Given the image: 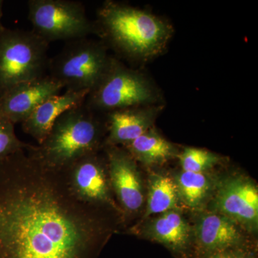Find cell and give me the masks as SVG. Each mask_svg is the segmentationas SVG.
<instances>
[{
    "label": "cell",
    "instance_id": "obj_1",
    "mask_svg": "<svg viewBox=\"0 0 258 258\" xmlns=\"http://www.w3.org/2000/svg\"><path fill=\"white\" fill-rule=\"evenodd\" d=\"M120 222L25 150L0 162V258H93Z\"/></svg>",
    "mask_w": 258,
    "mask_h": 258
},
{
    "label": "cell",
    "instance_id": "obj_2",
    "mask_svg": "<svg viewBox=\"0 0 258 258\" xmlns=\"http://www.w3.org/2000/svg\"><path fill=\"white\" fill-rule=\"evenodd\" d=\"M105 128L86 104L64 112L41 144H30L27 152L55 170L63 171L81 158L103 148Z\"/></svg>",
    "mask_w": 258,
    "mask_h": 258
},
{
    "label": "cell",
    "instance_id": "obj_3",
    "mask_svg": "<svg viewBox=\"0 0 258 258\" xmlns=\"http://www.w3.org/2000/svg\"><path fill=\"white\" fill-rule=\"evenodd\" d=\"M98 25L111 43L127 55L145 57L158 53L170 37L169 25L150 14L106 2L98 13Z\"/></svg>",
    "mask_w": 258,
    "mask_h": 258
},
{
    "label": "cell",
    "instance_id": "obj_4",
    "mask_svg": "<svg viewBox=\"0 0 258 258\" xmlns=\"http://www.w3.org/2000/svg\"><path fill=\"white\" fill-rule=\"evenodd\" d=\"M49 43L32 30L4 28L0 33V96L20 83L46 76Z\"/></svg>",
    "mask_w": 258,
    "mask_h": 258
},
{
    "label": "cell",
    "instance_id": "obj_5",
    "mask_svg": "<svg viewBox=\"0 0 258 258\" xmlns=\"http://www.w3.org/2000/svg\"><path fill=\"white\" fill-rule=\"evenodd\" d=\"M112 60L104 47L87 37L69 41L48 64V76L71 91L91 92L106 76Z\"/></svg>",
    "mask_w": 258,
    "mask_h": 258
},
{
    "label": "cell",
    "instance_id": "obj_6",
    "mask_svg": "<svg viewBox=\"0 0 258 258\" xmlns=\"http://www.w3.org/2000/svg\"><path fill=\"white\" fill-rule=\"evenodd\" d=\"M28 18L35 32L47 43L72 41L96 32L83 3L72 0H30Z\"/></svg>",
    "mask_w": 258,
    "mask_h": 258
},
{
    "label": "cell",
    "instance_id": "obj_7",
    "mask_svg": "<svg viewBox=\"0 0 258 258\" xmlns=\"http://www.w3.org/2000/svg\"><path fill=\"white\" fill-rule=\"evenodd\" d=\"M205 210L222 214L238 224L249 235H257L258 189L248 176L235 173L217 177Z\"/></svg>",
    "mask_w": 258,
    "mask_h": 258
},
{
    "label": "cell",
    "instance_id": "obj_8",
    "mask_svg": "<svg viewBox=\"0 0 258 258\" xmlns=\"http://www.w3.org/2000/svg\"><path fill=\"white\" fill-rule=\"evenodd\" d=\"M153 93L145 80L137 73L112 60L101 82L88 93L85 104L93 111L134 108L152 101Z\"/></svg>",
    "mask_w": 258,
    "mask_h": 258
},
{
    "label": "cell",
    "instance_id": "obj_9",
    "mask_svg": "<svg viewBox=\"0 0 258 258\" xmlns=\"http://www.w3.org/2000/svg\"><path fill=\"white\" fill-rule=\"evenodd\" d=\"M69 189L75 198L95 208L122 212L111 189L106 155L99 152L81 158L62 171Z\"/></svg>",
    "mask_w": 258,
    "mask_h": 258
},
{
    "label": "cell",
    "instance_id": "obj_10",
    "mask_svg": "<svg viewBox=\"0 0 258 258\" xmlns=\"http://www.w3.org/2000/svg\"><path fill=\"white\" fill-rule=\"evenodd\" d=\"M104 149L111 189L122 212V222L140 213L145 204V188L137 162L124 149Z\"/></svg>",
    "mask_w": 258,
    "mask_h": 258
},
{
    "label": "cell",
    "instance_id": "obj_11",
    "mask_svg": "<svg viewBox=\"0 0 258 258\" xmlns=\"http://www.w3.org/2000/svg\"><path fill=\"white\" fill-rule=\"evenodd\" d=\"M194 213L192 258L224 249L256 247L251 235L229 217L205 209Z\"/></svg>",
    "mask_w": 258,
    "mask_h": 258
},
{
    "label": "cell",
    "instance_id": "obj_12",
    "mask_svg": "<svg viewBox=\"0 0 258 258\" xmlns=\"http://www.w3.org/2000/svg\"><path fill=\"white\" fill-rule=\"evenodd\" d=\"M133 235L166 247L175 258H192L194 233L181 210H169L141 220L130 229Z\"/></svg>",
    "mask_w": 258,
    "mask_h": 258
},
{
    "label": "cell",
    "instance_id": "obj_13",
    "mask_svg": "<svg viewBox=\"0 0 258 258\" xmlns=\"http://www.w3.org/2000/svg\"><path fill=\"white\" fill-rule=\"evenodd\" d=\"M62 85L48 75L20 83L0 96V117L22 123L51 97L60 94Z\"/></svg>",
    "mask_w": 258,
    "mask_h": 258
},
{
    "label": "cell",
    "instance_id": "obj_14",
    "mask_svg": "<svg viewBox=\"0 0 258 258\" xmlns=\"http://www.w3.org/2000/svg\"><path fill=\"white\" fill-rule=\"evenodd\" d=\"M88 91L66 90L63 94L51 97L37 107L35 111L22 123V128L41 144L56 120L64 112L84 103Z\"/></svg>",
    "mask_w": 258,
    "mask_h": 258
},
{
    "label": "cell",
    "instance_id": "obj_15",
    "mask_svg": "<svg viewBox=\"0 0 258 258\" xmlns=\"http://www.w3.org/2000/svg\"><path fill=\"white\" fill-rule=\"evenodd\" d=\"M155 111L128 108L115 110L108 115V135L103 147L125 146L152 128Z\"/></svg>",
    "mask_w": 258,
    "mask_h": 258
},
{
    "label": "cell",
    "instance_id": "obj_16",
    "mask_svg": "<svg viewBox=\"0 0 258 258\" xmlns=\"http://www.w3.org/2000/svg\"><path fill=\"white\" fill-rule=\"evenodd\" d=\"M181 207L194 212L206 208L215 189L217 177L209 173L181 171L173 176Z\"/></svg>",
    "mask_w": 258,
    "mask_h": 258
},
{
    "label": "cell",
    "instance_id": "obj_17",
    "mask_svg": "<svg viewBox=\"0 0 258 258\" xmlns=\"http://www.w3.org/2000/svg\"><path fill=\"white\" fill-rule=\"evenodd\" d=\"M123 148L146 166L162 165L179 156L177 149L152 128Z\"/></svg>",
    "mask_w": 258,
    "mask_h": 258
},
{
    "label": "cell",
    "instance_id": "obj_18",
    "mask_svg": "<svg viewBox=\"0 0 258 258\" xmlns=\"http://www.w3.org/2000/svg\"><path fill=\"white\" fill-rule=\"evenodd\" d=\"M173 176L152 172L148 178L147 205L142 220L169 210H181Z\"/></svg>",
    "mask_w": 258,
    "mask_h": 258
},
{
    "label": "cell",
    "instance_id": "obj_19",
    "mask_svg": "<svg viewBox=\"0 0 258 258\" xmlns=\"http://www.w3.org/2000/svg\"><path fill=\"white\" fill-rule=\"evenodd\" d=\"M178 157L182 171L195 173H209L222 159L215 153L196 148H186Z\"/></svg>",
    "mask_w": 258,
    "mask_h": 258
},
{
    "label": "cell",
    "instance_id": "obj_20",
    "mask_svg": "<svg viewBox=\"0 0 258 258\" xmlns=\"http://www.w3.org/2000/svg\"><path fill=\"white\" fill-rule=\"evenodd\" d=\"M30 144L24 143L17 137L15 124L0 117V162L20 151L28 149Z\"/></svg>",
    "mask_w": 258,
    "mask_h": 258
},
{
    "label": "cell",
    "instance_id": "obj_21",
    "mask_svg": "<svg viewBox=\"0 0 258 258\" xmlns=\"http://www.w3.org/2000/svg\"><path fill=\"white\" fill-rule=\"evenodd\" d=\"M195 258H257L256 247L232 248L202 254Z\"/></svg>",
    "mask_w": 258,
    "mask_h": 258
},
{
    "label": "cell",
    "instance_id": "obj_22",
    "mask_svg": "<svg viewBox=\"0 0 258 258\" xmlns=\"http://www.w3.org/2000/svg\"><path fill=\"white\" fill-rule=\"evenodd\" d=\"M3 0H0V33L3 31V29H4L5 27L3 26V22H2V19H3Z\"/></svg>",
    "mask_w": 258,
    "mask_h": 258
}]
</instances>
